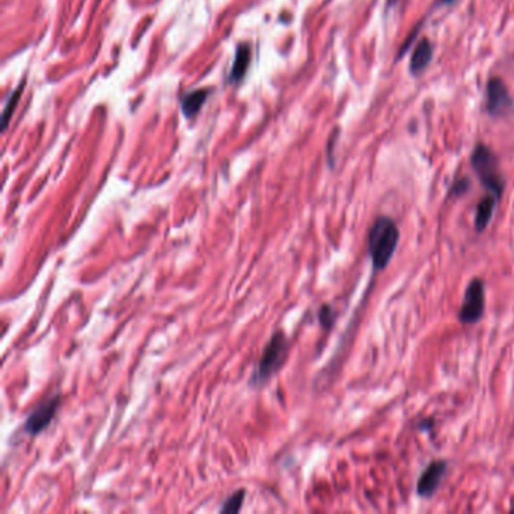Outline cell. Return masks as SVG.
I'll use <instances>...</instances> for the list:
<instances>
[{"instance_id": "obj_1", "label": "cell", "mask_w": 514, "mask_h": 514, "mask_svg": "<svg viewBox=\"0 0 514 514\" xmlns=\"http://www.w3.org/2000/svg\"><path fill=\"white\" fill-rule=\"evenodd\" d=\"M400 242V229L391 217L381 216L374 220L368 233V255L374 272L389 266Z\"/></svg>"}, {"instance_id": "obj_2", "label": "cell", "mask_w": 514, "mask_h": 514, "mask_svg": "<svg viewBox=\"0 0 514 514\" xmlns=\"http://www.w3.org/2000/svg\"><path fill=\"white\" fill-rule=\"evenodd\" d=\"M471 164L478 175L481 184L484 186L490 195L501 200L505 187V180L501 173L500 162L495 153L486 145H477L471 156Z\"/></svg>"}, {"instance_id": "obj_3", "label": "cell", "mask_w": 514, "mask_h": 514, "mask_svg": "<svg viewBox=\"0 0 514 514\" xmlns=\"http://www.w3.org/2000/svg\"><path fill=\"white\" fill-rule=\"evenodd\" d=\"M287 352H288V341H287L286 335H283L282 332H276L273 338L266 345L263 356H261L257 373L254 376L255 383L264 382L266 378H268L273 373H276V370L282 365L283 359H286Z\"/></svg>"}, {"instance_id": "obj_4", "label": "cell", "mask_w": 514, "mask_h": 514, "mask_svg": "<svg viewBox=\"0 0 514 514\" xmlns=\"http://www.w3.org/2000/svg\"><path fill=\"white\" fill-rule=\"evenodd\" d=\"M486 310V283L482 279L475 278L466 287L463 302L458 311V320L463 324L478 323Z\"/></svg>"}, {"instance_id": "obj_5", "label": "cell", "mask_w": 514, "mask_h": 514, "mask_svg": "<svg viewBox=\"0 0 514 514\" xmlns=\"http://www.w3.org/2000/svg\"><path fill=\"white\" fill-rule=\"evenodd\" d=\"M448 471L447 460H433L424 472L419 475L416 482V495L422 500H429L433 495H436L442 480Z\"/></svg>"}, {"instance_id": "obj_6", "label": "cell", "mask_w": 514, "mask_h": 514, "mask_svg": "<svg viewBox=\"0 0 514 514\" xmlns=\"http://www.w3.org/2000/svg\"><path fill=\"white\" fill-rule=\"evenodd\" d=\"M514 103L510 97L507 86L501 78L493 77L487 83V112L493 116H502L513 109Z\"/></svg>"}, {"instance_id": "obj_7", "label": "cell", "mask_w": 514, "mask_h": 514, "mask_svg": "<svg viewBox=\"0 0 514 514\" xmlns=\"http://www.w3.org/2000/svg\"><path fill=\"white\" fill-rule=\"evenodd\" d=\"M59 400H61L59 395H56V397H53L50 401L44 403L43 406L36 407L34 412L29 415L28 421L25 424L26 433H29V434L41 433L45 429V427L52 422L54 414L58 412Z\"/></svg>"}, {"instance_id": "obj_8", "label": "cell", "mask_w": 514, "mask_h": 514, "mask_svg": "<svg viewBox=\"0 0 514 514\" xmlns=\"http://www.w3.org/2000/svg\"><path fill=\"white\" fill-rule=\"evenodd\" d=\"M433 58V45L429 39H421L415 47L410 58V73L414 76L421 74L422 71L429 67Z\"/></svg>"}, {"instance_id": "obj_9", "label": "cell", "mask_w": 514, "mask_h": 514, "mask_svg": "<svg viewBox=\"0 0 514 514\" xmlns=\"http://www.w3.org/2000/svg\"><path fill=\"white\" fill-rule=\"evenodd\" d=\"M497 197L493 195H489L486 197H482L480 204L477 205V215H475V229L478 233L486 231L487 226L490 225L495 215L496 210V204H497Z\"/></svg>"}, {"instance_id": "obj_10", "label": "cell", "mask_w": 514, "mask_h": 514, "mask_svg": "<svg viewBox=\"0 0 514 514\" xmlns=\"http://www.w3.org/2000/svg\"><path fill=\"white\" fill-rule=\"evenodd\" d=\"M249 62H250V49H249V45L243 44V45L237 47L231 73H229V82H231V83L242 82L244 74H246V71L249 68Z\"/></svg>"}, {"instance_id": "obj_11", "label": "cell", "mask_w": 514, "mask_h": 514, "mask_svg": "<svg viewBox=\"0 0 514 514\" xmlns=\"http://www.w3.org/2000/svg\"><path fill=\"white\" fill-rule=\"evenodd\" d=\"M210 91L208 89H196L193 92L189 94V96L184 97L183 105H181V109H183V114L186 118H192L197 112H200L202 105L207 100Z\"/></svg>"}, {"instance_id": "obj_12", "label": "cell", "mask_w": 514, "mask_h": 514, "mask_svg": "<svg viewBox=\"0 0 514 514\" xmlns=\"http://www.w3.org/2000/svg\"><path fill=\"white\" fill-rule=\"evenodd\" d=\"M244 495H246V493H244V490H240V492L234 493L231 497H229V500H226V502L224 504V507L220 508V511H222V513H228V511L229 513H235V511H239L240 507H242V504H243Z\"/></svg>"}, {"instance_id": "obj_13", "label": "cell", "mask_w": 514, "mask_h": 514, "mask_svg": "<svg viewBox=\"0 0 514 514\" xmlns=\"http://www.w3.org/2000/svg\"><path fill=\"white\" fill-rule=\"evenodd\" d=\"M21 89H23V86L20 85V88H17V91L14 92V96H11L10 100H8V105L5 106V110H3V129H6L8 122H10V116H11V114L14 112L15 106H17L19 98H20V94H21Z\"/></svg>"}, {"instance_id": "obj_14", "label": "cell", "mask_w": 514, "mask_h": 514, "mask_svg": "<svg viewBox=\"0 0 514 514\" xmlns=\"http://www.w3.org/2000/svg\"><path fill=\"white\" fill-rule=\"evenodd\" d=\"M469 189H471V180H468V178L457 180L456 183L453 184V187H451L449 196L458 197V196H462V195H464V193H468V192H469Z\"/></svg>"}, {"instance_id": "obj_15", "label": "cell", "mask_w": 514, "mask_h": 514, "mask_svg": "<svg viewBox=\"0 0 514 514\" xmlns=\"http://www.w3.org/2000/svg\"><path fill=\"white\" fill-rule=\"evenodd\" d=\"M319 319H320V323H321V326L324 329H330L332 324H334V320H335V312H334V310H332L330 306L326 305V306H323L321 310H320Z\"/></svg>"}, {"instance_id": "obj_16", "label": "cell", "mask_w": 514, "mask_h": 514, "mask_svg": "<svg viewBox=\"0 0 514 514\" xmlns=\"http://www.w3.org/2000/svg\"><path fill=\"white\" fill-rule=\"evenodd\" d=\"M431 425H433V422H431V421H429V419H425V421L419 422V429H421V430H429V431H430Z\"/></svg>"}, {"instance_id": "obj_17", "label": "cell", "mask_w": 514, "mask_h": 514, "mask_svg": "<svg viewBox=\"0 0 514 514\" xmlns=\"http://www.w3.org/2000/svg\"><path fill=\"white\" fill-rule=\"evenodd\" d=\"M397 2H398V0H387V6H392V5H395Z\"/></svg>"}, {"instance_id": "obj_18", "label": "cell", "mask_w": 514, "mask_h": 514, "mask_svg": "<svg viewBox=\"0 0 514 514\" xmlns=\"http://www.w3.org/2000/svg\"><path fill=\"white\" fill-rule=\"evenodd\" d=\"M440 2H442V3H453L454 0H440Z\"/></svg>"}, {"instance_id": "obj_19", "label": "cell", "mask_w": 514, "mask_h": 514, "mask_svg": "<svg viewBox=\"0 0 514 514\" xmlns=\"http://www.w3.org/2000/svg\"><path fill=\"white\" fill-rule=\"evenodd\" d=\"M511 511H513V513H514V505H513V507H511Z\"/></svg>"}]
</instances>
